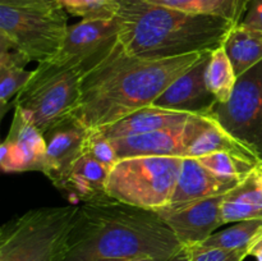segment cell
Segmentation results:
<instances>
[{"instance_id":"cell-22","label":"cell","mask_w":262,"mask_h":261,"mask_svg":"<svg viewBox=\"0 0 262 261\" xmlns=\"http://www.w3.org/2000/svg\"><path fill=\"white\" fill-rule=\"evenodd\" d=\"M151 4L168 7L191 14L222 17L238 25L247 12L248 0H146Z\"/></svg>"},{"instance_id":"cell-6","label":"cell","mask_w":262,"mask_h":261,"mask_svg":"<svg viewBox=\"0 0 262 261\" xmlns=\"http://www.w3.org/2000/svg\"><path fill=\"white\" fill-rule=\"evenodd\" d=\"M182 163L181 156L120 159L110 170L107 194L130 206L159 211L170 205Z\"/></svg>"},{"instance_id":"cell-31","label":"cell","mask_w":262,"mask_h":261,"mask_svg":"<svg viewBox=\"0 0 262 261\" xmlns=\"http://www.w3.org/2000/svg\"><path fill=\"white\" fill-rule=\"evenodd\" d=\"M165 261H189V251L187 246H183L182 250H179L176 255H173L171 257H169Z\"/></svg>"},{"instance_id":"cell-13","label":"cell","mask_w":262,"mask_h":261,"mask_svg":"<svg viewBox=\"0 0 262 261\" xmlns=\"http://www.w3.org/2000/svg\"><path fill=\"white\" fill-rule=\"evenodd\" d=\"M87 133V128L71 118L43 135L46 141L43 174L56 188L64 183L76 161L83 155Z\"/></svg>"},{"instance_id":"cell-18","label":"cell","mask_w":262,"mask_h":261,"mask_svg":"<svg viewBox=\"0 0 262 261\" xmlns=\"http://www.w3.org/2000/svg\"><path fill=\"white\" fill-rule=\"evenodd\" d=\"M110 170L112 168L97 161L89 154H83L58 189L82 204L109 199L106 186Z\"/></svg>"},{"instance_id":"cell-2","label":"cell","mask_w":262,"mask_h":261,"mask_svg":"<svg viewBox=\"0 0 262 261\" xmlns=\"http://www.w3.org/2000/svg\"><path fill=\"white\" fill-rule=\"evenodd\" d=\"M205 53L152 60L130 55L118 42L101 63L82 77L79 101L72 118L87 129H99L152 105Z\"/></svg>"},{"instance_id":"cell-5","label":"cell","mask_w":262,"mask_h":261,"mask_svg":"<svg viewBox=\"0 0 262 261\" xmlns=\"http://www.w3.org/2000/svg\"><path fill=\"white\" fill-rule=\"evenodd\" d=\"M79 205L38 207L0 229V261H60Z\"/></svg>"},{"instance_id":"cell-32","label":"cell","mask_w":262,"mask_h":261,"mask_svg":"<svg viewBox=\"0 0 262 261\" xmlns=\"http://www.w3.org/2000/svg\"><path fill=\"white\" fill-rule=\"evenodd\" d=\"M128 261H156L152 257H143V258H137V260H128Z\"/></svg>"},{"instance_id":"cell-12","label":"cell","mask_w":262,"mask_h":261,"mask_svg":"<svg viewBox=\"0 0 262 261\" xmlns=\"http://www.w3.org/2000/svg\"><path fill=\"white\" fill-rule=\"evenodd\" d=\"M211 53L206 51L194 66L171 82L154 101V106L194 115H209L216 102L206 81Z\"/></svg>"},{"instance_id":"cell-19","label":"cell","mask_w":262,"mask_h":261,"mask_svg":"<svg viewBox=\"0 0 262 261\" xmlns=\"http://www.w3.org/2000/svg\"><path fill=\"white\" fill-rule=\"evenodd\" d=\"M222 217L224 224L262 219V161L235 188L225 194Z\"/></svg>"},{"instance_id":"cell-28","label":"cell","mask_w":262,"mask_h":261,"mask_svg":"<svg viewBox=\"0 0 262 261\" xmlns=\"http://www.w3.org/2000/svg\"><path fill=\"white\" fill-rule=\"evenodd\" d=\"M187 247L189 251V261H243L250 256L248 250H224L204 247L201 245Z\"/></svg>"},{"instance_id":"cell-7","label":"cell","mask_w":262,"mask_h":261,"mask_svg":"<svg viewBox=\"0 0 262 261\" xmlns=\"http://www.w3.org/2000/svg\"><path fill=\"white\" fill-rule=\"evenodd\" d=\"M82 73L71 66L43 61L19 91L13 106L25 113L42 135L71 119L81 95Z\"/></svg>"},{"instance_id":"cell-27","label":"cell","mask_w":262,"mask_h":261,"mask_svg":"<svg viewBox=\"0 0 262 261\" xmlns=\"http://www.w3.org/2000/svg\"><path fill=\"white\" fill-rule=\"evenodd\" d=\"M83 154H89L109 168H113L119 161L113 141L102 135L99 129H89Z\"/></svg>"},{"instance_id":"cell-11","label":"cell","mask_w":262,"mask_h":261,"mask_svg":"<svg viewBox=\"0 0 262 261\" xmlns=\"http://www.w3.org/2000/svg\"><path fill=\"white\" fill-rule=\"evenodd\" d=\"M227 194V193H225ZM225 194L164 207L158 212L183 246L200 245L224 224L222 204Z\"/></svg>"},{"instance_id":"cell-23","label":"cell","mask_w":262,"mask_h":261,"mask_svg":"<svg viewBox=\"0 0 262 261\" xmlns=\"http://www.w3.org/2000/svg\"><path fill=\"white\" fill-rule=\"evenodd\" d=\"M237 79L232 61L222 45L211 53L206 73L207 86L217 102H225L230 99Z\"/></svg>"},{"instance_id":"cell-15","label":"cell","mask_w":262,"mask_h":261,"mask_svg":"<svg viewBox=\"0 0 262 261\" xmlns=\"http://www.w3.org/2000/svg\"><path fill=\"white\" fill-rule=\"evenodd\" d=\"M242 181L239 179L216 176L205 168L197 159L183 158L178 183L169 207L225 194L235 188Z\"/></svg>"},{"instance_id":"cell-16","label":"cell","mask_w":262,"mask_h":261,"mask_svg":"<svg viewBox=\"0 0 262 261\" xmlns=\"http://www.w3.org/2000/svg\"><path fill=\"white\" fill-rule=\"evenodd\" d=\"M187 123V122H186ZM154 130L143 135L112 140L118 158H138V156H181L184 158V125Z\"/></svg>"},{"instance_id":"cell-14","label":"cell","mask_w":262,"mask_h":261,"mask_svg":"<svg viewBox=\"0 0 262 261\" xmlns=\"http://www.w3.org/2000/svg\"><path fill=\"white\" fill-rule=\"evenodd\" d=\"M184 158L199 159L214 153H229L251 161H261L242 142L209 115H191L184 125Z\"/></svg>"},{"instance_id":"cell-10","label":"cell","mask_w":262,"mask_h":261,"mask_svg":"<svg viewBox=\"0 0 262 261\" xmlns=\"http://www.w3.org/2000/svg\"><path fill=\"white\" fill-rule=\"evenodd\" d=\"M46 161L45 136L18 107L0 147V166L5 173L41 171Z\"/></svg>"},{"instance_id":"cell-8","label":"cell","mask_w":262,"mask_h":261,"mask_svg":"<svg viewBox=\"0 0 262 261\" xmlns=\"http://www.w3.org/2000/svg\"><path fill=\"white\" fill-rule=\"evenodd\" d=\"M209 117L262 161V61L238 77L230 99L215 102Z\"/></svg>"},{"instance_id":"cell-29","label":"cell","mask_w":262,"mask_h":261,"mask_svg":"<svg viewBox=\"0 0 262 261\" xmlns=\"http://www.w3.org/2000/svg\"><path fill=\"white\" fill-rule=\"evenodd\" d=\"M241 23L246 27L262 32V0H248L247 12Z\"/></svg>"},{"instance_id":"cell-21","label":"cell","mask_w":262,"mask_h":261,"mask_svg":"<svg viewBox=\"0 0 262 261\" xmlns=\"http://www.w3.org/2000/svg\"><path fill=\"white\" fill-rule=\"evenodd\" d=\"M0 110L2 118L10 106V100L27 84L33 71L25 68L28 61L17 51L0 49Z\"/></svg>"},{"instance_id":"cell-4","label":"cell","mask_w":262,"mask_h":261,"mask_svg":"<svg viewBox=\"0 0 262 261\" xmlns=\"http://www.w3.org/2000/svg\"><path fill=\"white\" fill-rule=\"evenodd\" d=\"M68 13L58 0H0V49L43 63L60 50Z\"/></svg>"},{"instance_id":"cell-17","label":"cell","mask_w":262,"mask_h":261,"mask_svg":"<svg viewBox=\"0 0 262 261\" xmlns=\"http://www.w3.org/2000/svg\"><path fill=\"white\" fill-rule=\"evenodd\" d=\"M191 115L194 114L148 105L125 115L115 123L99 128V130L110 140H117V138L143 135L165 128L178 127L184 124Z\"/></svg>"},{"instance_id":"cell-3","label":"cell","mask_w":262,"mask_h":261,"mask_svg":"<svg viewBox=\"0 0 262 261\" xmlns=\"http://www.w3.org/2000/svg\"><path fill=\"white\" fill-rule=\"evenodd\" d=\"M114 15L124 50L152 60L216 50L235 26L225 18L191 14L146 0H118Z\"/></svg>"},{"instance_id":"cell-26","label":"cell","mask_w":262,"mask_h":261,"mask_svg":"<svg viewBox=\"0 0 262 261\" xmlns=\"http://www.w3.org/2000/svg\"><path fill=\"white\" fill-rule=\"evenodd\" d=\"M68 14L84 18L113 17L118 0H58Z\"/></svg>"},{"instance_id":"cell-30","label":"cell","mask_w":262,"mask_h":261,"mask_svg":"<svg viewBox=\"0 0 262 261\" xmlns=\"http://www.w3.org/2000/svg\"><path fill=\"white\" fill-rule=\"evenodd\" d=\"M250 256H253L257 261H262V234L251 246Z\"/></svg>"},{"instance_id":"cell-25","label":"cell","mask_w":262,"mask_h":261,"mask_svg":"<svg viewBox=\"0 0 262 261\" xmlns=\"http://www.w3.org/2000/svg\"><path fill=\"white\" fill-rule=\"evenodd\" d=\"M197 160L214 174L224 178L243 181L261 161L247 160L229 153H214L199 158Z\"/></svg>"},{"instance_id":"cell-1","label":"cell","mask_w":262,"mask_h":261,"mask_svg":"<svg viewBox=\"0 0 262 261\" xmlns=\"http://www.w3.org/2000/svg\"><path fill=\"white\" fill-rule=\"evenodd\" d=\"M182 247L158 212L109 197L79 205L60 261H165Z\"/></svg>"},{"instance_id":"cell-20","label":"cell","mask_w":262,"mask_h":261,"mask_svg":"<svg viewBox=\"0 0 262 261\" xmlns=\"http://www.w3.org/2000/svg\"><path fill=\"white\" fill-rule=\"evenodd\" d=\"M223 46L237 77L262 61V32L246 27L242 23L230 30Z\"/></svg>"},{"instance_id":"cell-9","label":"cell","mask_w":262,"mask_h":261,"mask_svg":"<svg viewBox=\"0 0 262 261\" xmlns=\"http://www.w3.org/2000/svg\"><path fill=\"white\" fill-rule=\"evenodd\" d=\"M119 42V26L115 15L84 18L68 27L59 53L50 59L78 69L82 77L101 63Z\"/></svg>"},{"instance_id":"cell-24","label":"cell","mask_w":262,"mask_h":261,"mask_svg":"<svg viewBox=\"0 0 262 261\" xmlns=\"http://www.w3.org/2000/svg\"><path fill=\"white\" fill-rule=\"evenodd\" d=\"M262 234V219L243 220L232 227L214 233L206 241L200 243L204 247L224 248V250H248Z\"/></svg>"}]
</instances>
